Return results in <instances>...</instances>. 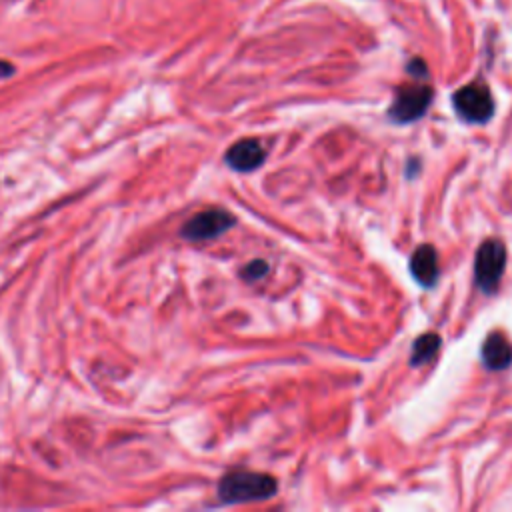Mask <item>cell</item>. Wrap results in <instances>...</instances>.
I'll return each instance as SVG.
<instances>
[{
    "mask_svg": "<svg viewBox=\"0 0 512 512\" xmlns=\"http://www.w3.org/2000/svg\"><path fill=\"white\" fill-rule=\"evenodd\" d=\"M278 484L270 474L236 470L226 474L218 484V496L228 504L268 500L276 494Z\"/></svg>",
    "mask_w": 512,
    "mask_h": 512,
    "instance_id": "obj_1",
    "label": "cell"
},
{
    "mask_svg": "<svg viewBox=\"0 0 512 512\" xmlns=\"http://www.w3.org/2000/svg\"><path fill=\"white\" fill-rule=\"evenodd\" d=\"M454 108L458 112V116L466 122H474V124H484L492 118L494 112V100L492 94L488 90V86H484L482 82H472L462 86L454 98Z\"/></svg>",
    "mask_w": 512,
    "mask_h": 512,
    "instance_id": "obj_2",
    "label": "cell"
},
{
    "mask_svg": "<svg viewBox=\"0 0 512 512\" xmlns=\"http://www.w3.org/2000/svg\"><path fill=\"white\" fill-rule=\"evenodd\" d=\"M506 266V248L502 242L498 240H486L482 242V246L476 252V260H474V278L476 284L486 290L492 292L504 272Z\"/></svg>",
    "mask_w": 512,
    "mask_h": 512,
    "instance_id": "obj_3",
    "label": "cell"
},
{
    "mask_svg": "<svg viewBox=\"0 0 512 512\" xmlns=\"http://www.w3.org/2000/svg\"><path fill=\"white\" fill-rule=\"evenodd\" d=\"M432 102V88L428 84H410L402 86L390 106L388 114L392 120L406 124L418 120Z\"/></svg>",
    "mask_w": 512,
    "mask_h": 512,
    "instance_id": "obj_4",
    "label": "cell"
},
{
    "mask_svg": "<svg viewBox=\"0 0 512 512\" xmlns=\"http://www.w3.org/2000/svg\"><path fill=\"white\" fill-rule=\"evenodd\" d=\"M232 226H234V216L230 212L212 208V210H204V212H198L196 216H192L182 226L180 234L190 242H202V240H210V238L224 234Z\"/></svg>",
    "mask_w": 512,
    "mask_h": 512,
    "instance_id": "obj_5",
    "label": "cell"
},
{
    "mask_svg": "<svg viewBox=\"0 0 512 512\" xmlns=\"http://www.w3.org/2000/svg\"><path fill=\"white\" fill-rule=\"evenodd\" d=\"M266 150L260 146L258 140L246 138L232 144L224 156L226 164L238 172H252L264 162Z\"/></svg>",
    "mask_w": 512,
    "mask_h": 512,
    "instance_id": "obj_6",
    "label": "cell"
},
{
    "mask_svg": "<svg viewBox=\"0 0 512 512\" xmlns=\"http://www.w3.org/2000/svg\"><path fill=\"white\" fill-rule=\"evenodd\" d=\"M410 272H412L414 280L424 288H432L436 284L440 270H438V254H436L434 246L422 244L412 252Z\"/></svg>",
    "mask_w": 512,
    "mask_h": 512,
    "instance_id": "obj_7",
    "label": "cell"
},
{
    "mask_svg": "<svg viewBox=\"0 0 512 512\" xmlns=\"http://www.w3.org/2000/svg\"><path fill=\"white\" fill-rule=\"evenodd\" d=\"M482 362L488 370H504L512 364V344L510 340L494 332L482 344Z\"/></svg>",
    "mask_w": 512,
    "mask_h": 512,
    "instance_id": "obj_8",
    "label": "cell"
},
{
    "mask_svg": "<svg viewBox=\"0 0 512 512\" xmlns=\"http://www.w3.org/2000/svg\"><path fill=\"white\" fill-rule=\"evenodd\" d=\"M440 348V336L434 334V332H428V334H422L420 338H416L414 346H412V358H410V364L412 366H418V364H424L428 362Z\"/></svg>",
    "mask_w": 512,
    "mask_h": 512,
    "instance_id": "obj_9",
    "label": "cell"
},
{
    "mask_svg": "<svg viewBox=\"0 0 512 512\" xmlns=\"http://www.w3.org/2000/svg\"><path fill=\"white\" fill-rule=\"evenodd\" d=\"M266 272H268V264H266L264 260H252L250 264H246V266L242 268L240 276H242L244 280L254 282V280L264 278V274H266Z\"/></svg>",
    "mask_w": 512,
    "mask_h": 512,
    "instance_id": "obj_10",
    "label": "cell"
},
{
    "mask_svg": "<svg viewBox=\"0 0 512 512\" xmlns=\"http://www.w3.org/2000/svg\"><path fill=\"white\" fill-rule=\"evenodd\" d=\"M14 72V66L8 64V62H0V78H6Z\"/></svg>",
    "mask_w": 512,
    "mask_h": 512,
    "instance_id": "obj_11",
    "label": "cell"
}]
</instances>
